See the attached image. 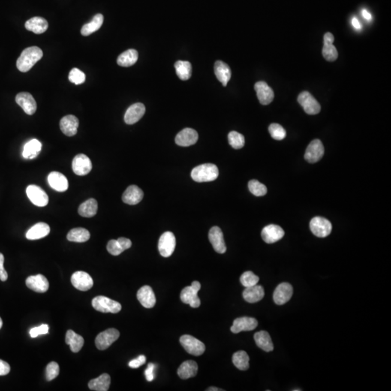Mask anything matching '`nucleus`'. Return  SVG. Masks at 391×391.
I'll return each mask as SVG.
<instances>
[{
	"label": "nucleus",
	"mask_w": 391,
	"mask_h": 391,
	"mask_svg": "<svg viewBox=\"0 0 391 391\" xmlns=\"http://www.w3.org/2000/svg\"><path fill=\"white\" fill-rule=\"evenodd\" d=\"M43 52L38 46H31L22 51L17 61L18 69L22 73L29 71L42 58Z\"/></svg>",
	"instance_id": "f257e3e1"
},
{
	"label": "nucleus",
	"mask_w": 391,
	"mask_h": 391,
	"mask_svg": "<svg viewBox=\"0 0 391 391\" xmlns=\"http://www.w3.org/2000/svg\"><path fill=\"white\" fill-rule=\"evenodd\" d=\"M191 178L198 183L215 181L219 175L218 168L214 164H204L194 167L191 171Z\"/></svg>",
	"instance_id": "f03ea898"
},
{
	"label": "nucleus",
	"mask_w": 391,
	"mask_h": 391,
	"mask_svg": "<svg viewBox=\"0 0 391 391\" xmlns=\"http://www.w3.org/2000/svg\"><path fill=\"white\" fill-rule=\"evenodd\" d=\"M91 304L94 309L103 313L116 314L121 311L122 309V306L119 302L103 296L94 298Z\"/></svg>",
	"instance_id": "7ed1b4c3"
},
{
	"label": "nucleus",
	"mask_w": 391,
	"mask_h": 391,
	"mask_svg": "<svg viewBox=\"0 0 391 391\" xmlns=\"http://www.w3.org/2000/svg\"><path fill=\"white\" fill-rule=\"evenodd\" d=\"M201 284L198 281H194L191 286L184 288L181 293L183 303L189 304L192 308H198L201 304L200 299L198 296Z\"/></svg>",
	"instance_id": "20e7f679"
},
{
	"label": "nucleus",
	"mask_w": 391,
	"mask_h": 391,
	"mask_svg": "<svg viewBox=\"0 0 391 391\" xmlns=\"http://www.w3.org/2000/svg\"><path fill=\"white\" fill-rule=\"evenodd\" d=\"M309 226L311 233L319 238H326L332 231V224L324 217H314L311 219Z\"/></svg>",
	"instance_id": "39448f33"
},
{
	"label": "nucleus",
	"mask_w": 391,
	"mask_h": 391,
	"mask_svg": "<svg viewBox=\"0 0 391 391\" xmlns=\"http://www.w3.org/2000/svg\"><path fill=\"white\" fill-rule=\"evenodd\" d=\"M180 342L185 350L194 356H200L205 351V344L192 335H184L180 338Z\"/></svg>",
	"instance_id": "423d86ee"
},
{
	"label": "nucleus",
	"mask_w": 391,
	"mask_h": 391,
	"mask_svg": "<svg viewBox=\"0 0 391 391\" xmlns=\"http://www.w3.org/2000/svg\"><path fill=\"white\" fill-rule=\"evenodd\" d=\"M120 332L115 328L106 329L97 335L95 340L96 347L99 350L108 349L115 341L119 338Z\"/></svg>",
	"instance_id": "0eeeda50"
},
{
	"label": "nucleus",
	"mask_w": 391,
	"mask_h": 391,
	"mask_svg": "<svg viewBox=\"0 0 391 391\" xmlns=\"http://www.w3.org/2000/svg\"><path fill=\"white\" fill-rule=\"evenodd\" d=\"M298 102L308 115H317L321 110V106L308 91H303L298 97Z\"/></svg>",
	"instance_id": "6e6552de"
},
{
	"label": "nucleus",
	"mask_w": 391,
	"mask_h": 391,
	"mask_svg": "<svg viewBox=\"0 0 391 391\" xmlns=\"http://www.w3.org/2000/svg\"><path fill=\"white\" fill-rule=\"evenodd\" d=\"M175 246L176 239L172 232H165L159 240V251L163 257H170L175 251Z\"/></svg>",
	"instance_id": "1a4fd4ad"
},
{
	"label": "nucleus",
	"mask_w": 391,
	"mask_h": 391,
	"mask_svg": "<svg viewBox=\"0 0 391 391\" xmlns=\"http://www.w3.org/2000/svg\"><path fill=\"white\" fill-rule=\"evenodd\" d=\"M325 149L321 141L313 140L306 149L304 158L309 163H316L321 160L324 155Z\"/></svg>",
	"instance_id": "9d476101"
},
{
	"label": "nucleus",
	"mask_w": 391,
	"mask_h": 391,
	"mask_svg": "<svg viewBox=\"0 0 391 391\" xmlns=\"http://www.w3.org/2000/svg\"><path fill=\"white\" fill-rule=\"evenodd\" d=\"M72 168L76 175L83 176L91 172L92 163L91 160L83 154H79L73 159Z\"/></svg>",
	"instance_id": "9b49d317"
},
{
	"label": "nucleus",
	"mask_w": 391,
	"mask_h": 391,
	"mask_svg": "<svg viewBox=\"0 0 391 391\" xmlns=\"http://www.w3.org/2000/svg\"><path fill=\"white\" fill-rule=\"evenodd\" d=\"M26 194L28 199L36 206H45L49 202L47 194L38 185H28L26 188Z\"/></svg>",
	"instance_id": "f8f14e48"
},
{
	"label": "nucleus",
	"mask_w": 391,
	"mask_h": 391,
	"mask_svg": "<svg viewBox=\"0 0 391 391\" xmlns=\"http://www.w3.org/2000/svg\"><path fill=\"white\" fill-rule=\"evenodd\" d=\"M16 102L27 115H34L37 111V104L36 100L29 93H19L16 96Z\"/></svg>",
	"instance_id": "ddd939ff"
},
{
	"label": "nucleus",
	"mask_w": 391,
	"mask_h": 391,
	"mask_svg": "<svg viewBox=\"0 0 391 391\" xmlns=\"http://www.w3.org/2000/svg\"><path fill=\"white\" fill-rule=\"evenodd\" d=\"M71 283L76 289L82 291L90 290L94 285L91 277L87 272L83 271L74 272L71 277Z\"/></svg>",
	"instance_id": "4468645a"
},
{
	"label": "nucleus",
	"mask_w": 391,
	"mask_h": 391,
	"mask_svg": "<svg viewBox=\"0 0 391 391\" xmlns=\"http://www.w3.org/2000/svg\"><path fill=\"white\" fill-rule=\"evenodd\" d=\"M293 289L291 285L283 283L278 285L273 293L274 302L278 305L287 303L293 296Z\"/></svg>",
	"instance_id": "2eb2a0df"
},
{
	"label": "nucleus",
	"mask_w": 391,
	"mask_h": 391,
	"mask_svg": "<svg viewBox=\"0 0 391 391\" xmlns=\"http://www.w3.org/2000/svg\"><path fill=\"white\" fill-rule=\"evenodd\" d=\"M261 235L265 243L274 244L283 239L285 232L282 227L277 225H269L264 227Z\"/></svg>",
	"instance_id": "dca6fc26"
},
{
	"label": "nucleus",
	"mask_w": 391,
	"mask_h": 391,
	"mask_svg": "<svg viewBox=\"0 0 391 391\" xmlns=\"http://www.w3.org/2000/svg\"><path fill=\"white\" fill-rule=\"evenodd\" d=\"M254 89L261 104L268 105L273 101L275 94L273 90L268 86V83L264 82H257L254 85Z\"/></svg>",
	"instance_id": "f3484780"
},
{
	"label": "nucleus",
	"mask_w": 391,
	"mask_h": 391,
	"mask_svg": "<svg viewBox=\"0 0 391 391\" xmlns=\"http://www.w3.org/2000/svg\"><path fill=\"white\" fill-rule=\"evenodd\" d=\"M209 240L216 252L219 254L226 253L227 248L225 243L223 231L220 227L215 226L210 229L209 232Z\"/></svg>",
	"instance_id": "a211bd4d"
},
{
	"label": "nucleus",
	"mask_w": 391,
	"mask_h": 391,
	"mask_svg": "<svg viewBox=\"0 0 391 391\" xmlns=\"http://www.w3.org/2000/svg\"><path fill=\"white\" fill-rule=\"evenodd\" d=\"M258 326V322L253 317H243L233 321L230 330L233 333H239L242 331H251Z\"/></svg>",
	"instance_id": "6ab92c4d"
},
{
	"label": "nucleus",
	"mask_w": 391,
	"mask_h": 391,
	"mask_svg": "<svg viewBox=\"0 0 391 391\" xmlns=\"http://www.w3.org/2000/svg\"><path fill=\"white\" fill-rule=\"evenodd\" d=\"M25 284L28 288L37 293H45L49 287V283L46 277L41 274L28 277L25 281Z\"/></svg>",
	"instance_id": "aec40b11"
},
{
	"label": "nucleus",
	"mask_w": 391,
	"mask_h": 391,
	"mask_svg": "<svg viewBox=\"0 0 391 391\" xmlns=\"http://www.w3.org/2000/svg\"><path fill=\"white\" fill-rule=\"evenodd\" d=\"M199 139V135L192 128H185L181 130L175 137V143L181 146H189L195 144Z\"/></svg>",
	"instance_id": "412c9836"
},
{
	"label": "nucleus",
	"mask_w": 391,
	"mask_h": 391,
	"mask_svg": "<svg viewBox=\"0 0 391 391\" xmlns=\"http://www.w3.org/2000/svg\"><path fill=\"white\" fill-rule=\"evenodd\" d=\"M145 112H146V108L142 103L133 104V105L128 107L125 112V116H124V121H125V123L128 125H133V124L136 123L138 121H140L141 118L144 115Z\"/></svg>",
	"instance_id": "4be33fe9"
},
{
	"label": "nucleus",
	"mask_w": 391,
	"mask_h": 391,
	"mask_svg": "<svg viewBox=\"0 0 391 391\" xmlns=\"http://www.w3.org/2000/svg\"><path fill=\"white\" fill-rule=\"evenodd\" d=\"M334 40V36L331 33L328 32L325 34L323 56L329 62H333L338 59V53L336 47L333 45Z\"/></svg>",
	"instance_id": "5701e85b"
},
{
	"label": "nucleus",
	"mask_w": 391,
	"mask_h": 391,
	"mask_svg": "<svg viewBox=\"0 0 391 391\" xmlns=\"http://www.w3.org/2000/svg\"><path fill=\"white\" fill-rule=\"evenodd\" d=\"M79 126V119L73 115H66L60 123V127L62 133L69 137L75 136L77 133Z\"/></svg>",
	"instance_id": "b1692460"
},
{
	"label": "nucleus",
	"mask_w": 391,
	"mask_h": 391,
	"mask_svg": "<svg viewBox=\"0 0 391 391\" xmlns=\"http://www.w3.org/2000/svg\"><path fill=\"white\" fill-rule=\"evenodd\" d=\"M137 299L141 304L146 309H151L156 304V296L152 288L144 286L137 292Z\"/></svg>",
	"instance_id": "393cba45"
},
{
	"label": "nucleus",
	"mask_w": 391,
	"mask_h": 391,
	"mask_svg": "<svg viewBox=\"0 0 391 391\" xmlns=\"http://www.w3.org/2000/svg\"><path fill=\"white\" fill-rule=\"evenodd\" d=\"M49 185L55 191L64 192L68 188V181L67 178L59 172H52L48 175Z\"/></svg>",
	"instance_id": "a878e982"
},
{
	"label": "nucleus",
	"mask_w": 391,
	"mask_h": 391,
	"mask_svg": "<svg viewBox=\"0 0 391 391\" xmlns=\"http://www.w3.org/2000/svg\"><path fill=\"white\" fill-rule=\"evenodd\" d=\"M144 192L137 185H132L128 187L122 196L124 203L129 205H136L143 199Z\"/></svg>",
	"instance_id": "bb28decb"
},
{
	"label": "nucleus",
	"mask_w": 391,
	"mask_h": 391,
	"mask_svg": "<svg viewBox=\"0 0 391 391\" xmlns=\"http://www.w3.org/2000/svg\"><path fill=\"white\" fill-rule=\"evenodd\" d=\"M265 296V290L263 287L255 285L251 287L246 288L243 292V297L248 303H257L263 299Z\"/></svg>",
	"instance_id": "cd10ccee"
},
{
	"label": "nucleus",
	"mask_w": 391,
	"mask_h": 391,
	"mask_svg": "<svg viewBox=\"0 0 391 391\" xmlns=\"http://www.w3.org/2000/svg\"><path fill=\"white\" fill-rule=\"evenodd\" d=\"M50 233V227L45 223H39L34 225L26 233V239L38 240L43 239Z\"/></svg>",
	"instance_id": "c85d7f7f"
},
{
	"label": "nucleus",
	"mask_w": 391,
	"mask_h": 391,
	"mask_svg": "<svg viewBox=\"0 0 391 391\" xmlns=\"http://www.w3.org/2000/svg\"><path fill=\"white\" fill-rule=\"evenodd\" d=\"M215 73L217 79L223 83V86H227L231 78V70L228 65L223 61H217L215 64Z\"/></svg>",
	"instance_id": "c756f323"
},
{
	"label": "nucleus",
	"mask_w": 391,
	"mask_h": 391,
	"mask_svg": "<svg viewBox=\"0 0 391 391\" xmlns=\"http://www.w3.org/2000/svg\"><path fill=\"white\" fill-rule=\"evenodd\" d=\"M48 22L41 17H34L27 21L25 24V28L34 34H41L47 30Z\"/></svg>",
	"instance_id": "7c9ffc66"
},
{
	"label": "nucleus",
	"mask_w": 391,
	"mask_h": 391,
	"mask_svg": "<svg viewBox=\"0 0 391 391\" xmlns=\"http://www.w3.org/2000/svg\"><path fill=\"white\" fill-rule=\"evenodd\" d=\"M65 343L70 346V350L73 353H78L84 345V339L83 337L76 333L74 331L69 329L66 333Z\"/></svg>",
	"instance_id": "2f4dec72"
},
{
	"label": "nucleus",
	"mask_w": 391,
	"mask_h": 391,
	"mask_svg": "<svg viewBox=\"0 0 391 391\" xmlns=\"http://www.w3.org/2000/svg\"><path fill=\"white\" fill-rule=\"evenodd\" d=\"M197 371V363L194 361L188 360L181 364L178 370V374L183 380H186L196 376Z\"/></svg>",
	"instance_id": "473e14b6"
},
{
	"label": "nucleus",
	"mask_w": 391,
	"mask_h": 391,
	"mask_svg": "<svg viewBox=\"0 0 391 391\" xmlns=\"http://www.w3.org/2000/svg\"><path fill=\"white\" fill-rule=\"evenodd\" d=\"M257 347L266 352L272 351L274 349L273 344L270 335L266 331H260L256 332L254 336Z\"/></svg>",
	"instance_id": "72a5a7b5"
},
{
	"label": "nucleus",
	"mask_w": 391,
	"mask_h": 391,
	"mask_svg": "<svg viewBox=\"0 0 391 391\" xmlns=\"http://www.w3.org/2000/svg\"><path fill=\"white\" fill-rule=\"evenodd\" d=\"M110 383V376L104 373L97 378L90 380L88 388L92 391H107L109 390Z\"/></svg>",
	"instance_id": "f704fd0d"
},
{
	"label": "nucleus",
	"mask_w": 391,
	"mask_h": 391,
	"mask_svg": "<svg viewBox=\"0 0 391 391\" xmlns=\"http://www.w3.org/2000/svg\"><path fill=\"white\" fill-rule=\"evenodd\" d=\"M138 58L139 53L136 49H128L119 55L117 62L121 67H130L137 62Z\"/></svg>",
	"instance_id": "c9c22d12"
},
{
	"label": "nucleus",
	"mask_w": 391,
	"mask_h": 391,
	"mask_svg": "<svg viewBox=\"0 0 391 391\" xmlns=\"http://www.w3.org/2000/svg\"><path fill=\"white\" fill-rule=\"evenodd\" d=\"M103 22H104V16L102 14H97L94 16L91 22L85 24L82 27L81 33L84 37L91 35V34L96 32L101 28Z\"/></svg>",
	"instance_id": "e433bc0d"
},
{
	"label": "nucleus",
	"mask_w": 391,
	"mask_h": 391,
	"mask_svg": "<svg viewBox=\"0 0 391 391\" xmlns=\"http://www.w3.org/2000/svg\"><path fill=\"white\" fill-rule=\"evenodd\" d=\"M98 204L94 199H89L83 202L79 207V214L83 217H92L97 214Z\"/></svg>",
	"instance_id": "4c0bfd02"
},
{
	"label": "nucleus",
	"mask_w": 391,
	"mask_h": 391,
	"mask_svg": "<svg viewBox=\"0 0 391 391\" xmlns=\"http://www.w3.org/2000/svg\"><path fill=\"white\" fill-rule=\"evenodd\" d=\"M41 144L40 141L33 139L24 146L22 156L25 159H34L41 152Z\"/></svg>",
	"instance_id": "58836bf2"
},
{
	"label": "nucleus",
	"mask_w": 391,
	"mask_h": 391,
	"mask_svg": "<svg viewBox=\"0 0 391 391\" xmlns=\"http://www.w3.org/2000/svg\"><path fill=\"white\" fill-rule=\"evenodd\" d=\"M90 236L91 235L88 230L83 227H77L70 230L67 234V239L72 242L83 243L88 241Z\"/></svg>",
	"instance_id": "ea45409f"
},
{
	"label": "nucleus",
	"mask_w": 391,
	"mask_h": 391,
	"mask_svg": "<svg viewBox=\"0 0 391 391\" xmlns=\"http://www.w3.org/2000/svg\"><path fill=\"white\" fill-rule=\"evenodd\" d=\"M177 76L183 81L188 80L191 78L192 67L188 61H177L175 63Z\"/></svg>",
	"instance_id": "a19ab883"
},
{
	"label": "nucleus",
	"mask_w": 391,
	"mask_h": 391,
	"mask_svg": "<svg viewBox=\"0 0 391 391\" xmlns=\"http://www.w3.org/2000/svg\"><path fill=\"white\" fill-rule=\"evenodd\" d=\"M233 363L238 369L245 371L249 368V356L244 350H239L233 354Z\"/></svg>",
	"instance_id": "79ce46f5"
},
{
	"label": "nucleus",
	"mask_w": 391,
	"mask_h": 391,
	"mask_svg": "<svg viewBox=\"0 0 391 391\" xmlns=\"http://www.w3.org/2000/svg\"><path fill=\"white\" fill-rule=\"evenodd\" d=\"M228 142L230 146L235 149H241L245 144L244 136L236 131H231L229 133Z\"/></svg>",
	"instance_id": "37998d69"
},
{
	"label": "nucleus",
	"mask_w": 391,
	"mask_h": 391,
	"mask_svg": "<svg viewBox=\"0 0 391 391\" xmlns=\"http://www.w3.org/2000/svg\"><path fill=\"white\" fill-rule=\"evenodd\" d=\"M248 189L256 196H263L268 192L267 187L257 180H251L248 182Z\"/></svg>",
	"instance_id": "c03bdc74"
},
{
	"label": "nucleus",
	"mask_w": 391,
	"mask_h": 391,
	"mask_svg": "<svg viewBox=\"0 0 391 391\" xmlns=\"http://www.w3.org/2000/svg\"><path fill=\"white\" fill-rule=\"evenodd\" d=\"M241 284L245 288L255 286L260 281V278L251 271L244 272L240 278Z\"/></svg>",
	"instance_id": "a18cd8bd"
},
{
	"label": "nucleus",
	"mask_w": 391,
	"mask_h": 391,
	"mask_svg": "<svg viewBox=\"0 0 391 391\" xmlns=\"http://www.w3.org/2000/svg\"><path fill=\"white\" fill-rule=\"evenodd\" d=\"M69 81L76 85H80L86 81V75L79 68H73L70 70L68 76Z\"/></svg>",
	"instance_id": "49530a36"
},
{
	"label": "nucleus",
	"mask_w": 391,
	"mask_h": 391,
	"mask_svg": "<svg viewBox=\"0 0 391 391\" xmlns=\"http://www.w3.org/2000/svg\"><path fill=\"white\" fill-rule=\"evenodd\" d=\"M269 132L272 139L281 141L286 136V131L280 124L272 123L269 126Z\"/></svg>",
	"instance_id": "de8ad7c7"
},
{
	"label": "nucleus",
	"mask_w": 391,
	"mask_h": 391,
	"mask_svg": "<svg viewBox=\"0 0 391 391\" xmlns=\"http://www.w3.org/2000/svg\"><path fill=\"white\" fill-rule=\"evenodd\" d=\"M107 249L109 254L113 256H118L125 251L118 240H110L107 246Z\"/></svg>",
	"instance_id": "09e8293b"
},
{
	"label": "nucleus",
	"mask_w": 391,
	"mask_h": 391,
	"mask_svg": "<svg viewBox=\"0 0 391 391\" xmlns=\"http://www.w3.org/2000/svg\"><path fill=\"white\" fill-rule=\"evenodd\" d=\"M60 373V367L55 362L48 364L46 369V378L47 381H51L58 377Z\"/></svg>",
	"instance_id": "8fccbe9b"
},
{
	"label": "nucleus",
	"mask_w": 391,
	"mask_h": 391,
	"mask_svg": "<svg viewBox=\"0 0 391 391\" xmlns=\"http://www.w3.org/2000/svg\"><path fill=\"white\" fill-rule=\"evenodd\" d=\"M49 326L46 324H43L39 327L32 328L30 330V335L31 338H37L39 335H45L49 332Z\"/></svg>",
	"instance_id": "3c124183"
},
{
	"label": "nucleus",
	"mask_w": 391,
	"mask_h": 391,
	"mask_svg": "<svg viewBox=\"0 0 391 391\" xmlns=\"http://www.w3.org/2000/svg\"><path fill=\"white\" fill-rule=\"evenodd\" d=\"M146 356L144 355H140L139 357L130 361L128 365H129L130 368L136 369V368H140L142 365H144L146 363Z\"/></svg>",
	"instance_id": "603ef678"
},
{
	"label": "nucleus",
	"mask_w": 391,
	"mask_h": 391,
	"mask_svg": "<svg viewBox=\"0 0 391 391\" xmlns=\"http://www.w3.org/2000/svg\"><path fill=\"white\" fill-rule=\"evenodd\" d=\"M156 366L154 364L149 363L148 365L147 368L145 370V377H146V380L149 382H152L154 379V370H155Z\"/></svg>",
	"instance_id": "864d4df0"
},
{
	"label": "nucleus",
	"mask_w": 391,
	"mask_h": 391,
	"mask_svg": "<svg viewBox=\"0 0 391 391\" xmlns=\"http://www.w3.org/2000/svg\"><path fill=\"white\" fill-rule=\"evenodd\" d=\"M4 257L1 253H0V280L1 281H6L8 278L7 271L5 270L4 268Z\"/></svg>",
	"instance_id": "5fc2aeb1"
},
{
	"label": "nucleus",
	"mask_w": 391,
	"mask_h": 391,
	"mask_svg": "<svg viewBox=\"0 0 391 391\" xmlns=\"http://www.w3.org/2000/svg\"><path fill=\"white\" fill-rule=\"evenodd\" d=\"M10 367L8 363L0 359V376L7 375L10 373Z\"/></svg>",
	"instance_id": "6e6d98bb"
},
{
	"label": "nucleus",
	"mask_w": 391,
	"mask_h": 391,
	"mask_svg": "<svg viewBox=\"0 0 391 391\" xmlns=\"http://www.w3.org/2000/svg\"><path fill=\"white\" fill-rule=\"evenodd\" d=\"M352 25H353V26L357 30L361 29V28H362V25H361L360 22H359V21L357 20L356 18H353V19H352Z\"/></svg>",
	"instance_id": "4d7b16f0"
},
{
	"label": "nucleus",
	"mask_w": 391,
	"mask_h": 391,
	"mask_svg": "<svg viewBox=\"0 0 391 391\" xmlns=\"http://www.w3.org/2000/svg\"><path fill=\"white\" fill-rule=\"evenodd\" d=\"M362 16H363V17L365 18L366 20H371V14H370L369 12H368L367 10H362Z\"/></svg>",
	"instance_id": "13d9d810"
},
{
	"label": "nucleus",
	"mask_w": 391,
	"mask_h": 391,
	"mask_svg": "<svg viewBox=\"0 0 391 391\" xmlns=\"http://www.w3.org/2000/svg\"><path fill=\"white\" fill-rule=\"evenodd\" d=\"M206 391H223V390H221V389H217V388H215V387H210V388H209V389H206Z\"/></svg>",
	"instance_id": "bf43d9fd"
},
{
	"label": "nucleus",
	"mask_w": 391,
	"mask_h": 391,
	"mask_svg": "<svg viewBox=\"0 0 391 391\" xmlns=\"http://www.w3.org/2000/svg\"><path fill=\"white\" fill-rule=\"evenodd\" d=\"M3 323L2 320H1V317H0V329H1V327H2Z\"/></svg>",
	"instance_id": "052dcab7"
}]
</instances>
